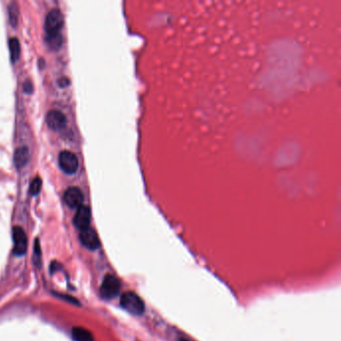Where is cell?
Here are the masks:
<instances>
[{"instance_id":"1","label":"cell","mask_w":341,"mask_h":341,"mask_svg":"<svg viewBox=\"0 0 341 341\" xmlns=\"http://www.w3.org/2000/svg\"><path fill=\"white\" fill-rule=\"evenodd\" d=\"M120 305L129 313L137 316L142 315L145 311L144 301L132 291H127L121 295Z\"/></svg>"},{"instance_id":"2","label":"cell","mask_w":341,"mask_h":341,"mask_svg":"<svg viewBox=\"0 0 341 341\" xmlns=\"http://www.w3.org/2000/svg\"><path fill=\"white\" fill-rule=\"evenodd\" d=\"M120 288L121 284L119 279L114 275L107 274L102 280L100 286V295L106 300L113 299L119 294Z\"/></svg>"},{"instance_id":"3","label":"cell","mask_w":341,"mask_h":341,"mask_svg":"<svg viewBox=\"0 0 341 341\" xmlns=\"http://www.w3.org/2000/svg\"><path fill=\"white\" fill-rule=\"evenodd\" d=\"M64 24L63 14L58 9H52L45 19V32L47 35L60 34V30Z\"/></svg>"},{"instance_id":"4","label":"cell","mask_w":341,"mask_h":341,"mask_svg":"<svg viewBox=\"0 0 341 341\" xmlns=\"http://www.w3.org/2000/svg\"><path fill=\"white\" fill-rule=\"evenodd\" d=\"M58 162L60 168L67 174H74L79 167V161L77 156L68 150L60 152L58 156Z\"/></svg>"},{"instance_id":"5","label":"cell","mask_w":341,"mask_h":341,"mask_svg":"<svg viewBox=\"0 0 341 341\" xmlns=\"http://www.w3.org/2000/svg\"><path fill=\"white\" fill-rule=\"evenodd\" d=\"M13 237V253L17 256H23L27 250V236L25 231L20 226L13 227L12 230Z\"/></svg>"},{"instance_id":"6","label":"cell","mask_w":341,"mask_h":341,"mask_svg":"<svg viewBox=\"0 0 341 341\" xmlns=\"http://www.w3.org/2000/svg\"><path fill=\"white\" fill-rule=\"evenodd\" d=\"M63 199H64L65 204L69 208L75 209V208L80 207L83 204L84 195L79 187L71 186L65 190Z\"/></svg>"},{"instance_id":"7","label":"cell","mask_w":341,"mask_h":341,"mask_svg":"<svg viewBox=\"0 0 341 341\" xmlns=\"http://www.w3.org/2000/svg\"><path fill=\"white\" fill-rule=\"evenodd\" d=\"M79 238L81 243L90 250H96L100 247V240L94 229L88 227L86 229L81 230L79 234Z\"/></svg>"},{"instance_id":"8","label":"cell","mask_w":341,"mask_h":341,"mask_svg":"<svg viewBox=\"0 0 341 341\" xmlns=\"http://www.w3.org/2000/svg\"><path fill=\"white\" fill-rule=\"evenodd\" d=\"M90 220H91L90 208L82 204L80 207L77 208V211L73 219V223L76 228H78L79 230H83L89 227Z\"/></svg>"},{"instance_id":"9","label":"cell","mask_w":341,"mask_h":341,"mask_svg":"<svg viewBox=\"0 0 341 341\" xmlns=\"http://www.w3.org/2000/svg\"><path fill=\"white\" fill-rule=\"evenodd\" d=\"M46 123L54 131L62 130L67 123L66 116L59 110H51L46 115Z\"/></svg>"},{"instance_id":"10","label":"cell","mask_w":341,"mask_h":341,"mask_svg":"<svg viewBox=\"0 0 341 341\" xmlns=\"http://www.w3.org/2000/svg\"><path fill=\"white\" fill-rule=\"evenodd\" d=\"M29 160V150L27 147H19L14 153V163L17 168H22Z\"/></svg>"},{"instance_id":"11","label":"cell","mask_w":341,"mask_h":341,"mask_svg":"<svg viewBox=\"0 0 341 341\" xmlns=\"http://www.w3.org/2000/svg\"><path fill=\"white\" fill-rule=\"evenodd\" d=\"M72 338L74 341H94L93 334L83 327H74L72 329Z\"/></svg>"},{"instance_id":"12","label":"cell","mask_w":341,"mask_h":341,"mask_svg":"<svg viewBox=\"0 0 341 341\" xmlns=\"http://www.w3.org/2000/svg\"><path fill=\"white\" fill-rule=\"evenodd\" d=\"M9 47H10V54H11V60L12 62H15L19 56H20V51H21V47H20V43L19 40L15 37H12L9 40Z\"/></svg>"},{"instance_id":"13","label":"cell","mask_w":341,"mask_h":341,"mask_svg":"<svg viewBox=\"0 0 341 341\" xmlns=\"http://www.w3.org/2000/svg\"><path fill=\"white\" fill-rule=\"evenodd\" d=\"M45 42L49 48L58 49L62 44V36H61V34L47 35L45 38Z\"/></svg>"},{"instance_id":"14","label":"cell","mask_w":341,"mask_h":341,"mask_svg":"<svg viewBox=\"0 0 341 341\" xmlns=\"http://www.w3.org/2000/svg\"><path fill=\"white\" fill-rule=\"evenodd\" d=\"M42 186V180L40 177H35L29 187V192L31 195H37L41 189Z\"/></svg>"},{"instance_id":"15","label":"cell","mask_w":341,"mask_h":341,"mask_svg":"<svg viewBox=\"0 0 341 341\" xmlns=\"http://www.w3.org/2000/svg\"><path fill=\"white\" fill-rule=\"evenodd\" d=\"M17 11H18V7H17V5H16L15 3H12V4H11V6L9 7V15H10V17H9V20H10V22H11V25H12V26H15V25H16V23H17V21H18V17L16 16V13H17Z\"/></svg>"},{"instance_id":"16","label":"cell","mask_w":341,"mask_h":341,"mask_svg":"<svg viewBox=\"0 0 341 341\" xmlns=\"http://www.w3.org/2000/svg\"><path fill=\"white\" fill-rule=\"evenodd\" d=\"M69 85V80L67 79V78H61L60 80H59V86L60 87H62V88H64V87H66V86H68Z\"/></svg>"},{"instance_id":"17","label":"cell","mask_w":341,"mask_h":341,"mask_svg":"<svg viewBox=\"0 0 341 341\" xmlns=\"http://www.w3.org/2000/svg\"><path fill=\"white\" fill-rule=\"evenodd\" d=\"M178 341H191V340H189V339H186V338H180Z\"/></svg>"}]
</instances>
